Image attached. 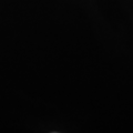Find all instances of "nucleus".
I'll return each instance as SVG.
<instances>
[]
</instances>
